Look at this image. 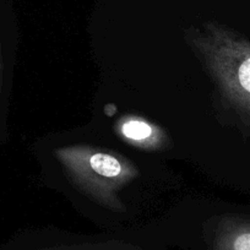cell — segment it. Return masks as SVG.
Listing matches in <instances>:
<instances>
[{
    "mask_svg": "<svg viewBox=\"0 0 250 250\" xmlns=\"http://www.w3.org/2000/svg\"><path fill=\"white\" fill-rule=\"evenodd\" d=\"M123 131L126 138L133 139V140H144L152 134L150 125L144 122H138V120L126 123L123 128Z\"/></svg>",
    "mask_w": 250,
    "mask_h": 250,
    "instance_id": "3",
    "label": "cell"
},
{
    "mask_svg": "<svg viewBox=\"0 0 250 250\" xmlns=\"http://www.w3.org/2000/svg\"><path fill=\"white\" fill-rule=\"evenodd\" d=\"M220 250H250V226L232 230L221 242Z\"/></svg>",
    "mask_w": 250,
    "mask_h": 250,
    "instance_id": "2",
    "label": "cell"
},
{
    "mask_svg": "<svg viewBox=\"0 0 250 250\" xmlns=\"http://www.w3.org/2000/svg\"><path fill=\"white\" fill-rule=\"evenodd\" d=\"M90 166L96 173L103 177L114 178L122 172V166L117 158L112 157L105 153H96L91 156Z\"/></svg>",
    "mask_w": 250,
    "mask_h": 250,
    "instance_id": "1",
    "label": "cell"
}]
</instances>
